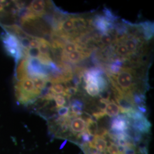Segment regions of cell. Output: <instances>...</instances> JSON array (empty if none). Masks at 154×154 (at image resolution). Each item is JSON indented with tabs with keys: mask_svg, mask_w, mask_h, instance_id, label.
<instances>
[{
	"mask_svg": "<svg viewBox=\"0 0 154 154\" xmlns=\"http://www.w3.org/2000/svg\"><path fill=\"white\" fill-rule=\"evenodd\" d=\"M128 121L129 126L135 132L141 135H147L151 132V124L147 118L138 110H134L125 114Z\"/></svg>",
	"mask_w": 154,
	"mask_h": 154,
	"instance_id": "1",
	"label": "cell"
},
{
	"mask_svg": "<svg viewBox=\"0 0 154 154\" xmlns=\"http://www.w3.org/2000/svg\"><path fill=\"white\" fill-rule=\"evenodd\" d=\"M129 127V121L125 114L114 117L111 122L110 131H108V136L110 139L116 136L125 133Z\"/></svg>",
	"mask_w": 154,
	"mask_h": 154,
	"instance_id": "2",
	"label": "cell"
},
{
	"mask_svg": "<svg viewBox=\"0 0 154 154\" xmlns=\"http://www.w3.org/2000/svg\"><path fill=\"white\" fill-rule=\"evenodd\" d=\"M144 41H149L154 37V22L146 21L138 23Z\"/></svg>",
	"mask_w": 154,
	"mask_h": 154,
	"instance_id": "3",
	"label": "cell"
},
{
	"mask_svg": "<svg viewBox=\"0 0 154 154\" xmlns=\"http://www.w3.org/2000/svg\"><path fill=\"white\" fill-rule=\"evenodd\" d=\"M88 146L91 149H95L99 152H104L107 147L106 138L99 135H95L93 139L88 143Z\"/></svg>",
	"mask_w": 154,
	"mask_h": 154,
	"instance_id": "4",
	"label": "cell"
},
{
	"mask_svg": "<svg viewBox=\"0 0 154 154\" xmlns=\"http://www.w3.org/2000/svg\"><path fill=\"white\" fill-rule=\"evenodd\" d=\"M105 112L106 115L109 116L110 117H116L119 116L120 109L115 102L111 100L106 106Z\"/></svg>",
	"mask_w": 154,
	"mask_h": 154,
	"instance_id": "5",
	"label": "cell"
},
{
	"mask_svg": "<svg viewBox=\"0 0 154 154\" xmlns=\"http://www.w3.org/2000/svg\"><path fill=\"white\" fill-rule=\"evenodd\" d=\"M98 123L94 119H90L86 121V132L91 136L94 137L98 132Z\"/></svg>",
	"mask_w": 154,
	"mask_h": 154,
	"instance_id": "6",
	"label": "cell"
},
{
	"mask_svg": "<svg viewBox=\"0 0 154 154\" xmlns=\"http://www.w3.org/2000/svg\"><path fill=\"white\" fill-rule=\"evenodd\" d=\"M85 90L91 97H95L99 95L100 91L97 84L94 83H88L85 85Z\"/></svg>",
	"mask_w": 154,
	"mask_h": 154,
	"instance_id": "7",
	"label": "cell"
},
{
	"mask_svg": "<svg viewBox=\"0 0 154 154\" xmlns=\"http://www.w3.org/2000/svg\"><path fill=\"white\" fill-rule=\"evenodd\" d=\"M116 40V37L109 33L101 34L99 38V41L101 44L104 47L111 45Z\"/></svg>",
	"mask_w": 154,
	"mask_h": 154,
	"instance_id": "8",
	"label": "cell"
},
{
	"mask_svg": "<svg viewBox=\"0 0 154 154\" xmlns=\"http://www.w3.org/2000/svg\"><path fill=\"white\" fill-rule=\"evenodd\" d=\"M103 12L104 14V17H105L106 20L111 23H114L116 22H117L119 18V17L116 16V15L112 13V11H111V9L109 8H107L106 7H105L104 9H103Z\"/></svg>",
	"mask_w": 154,
	"mask_h": 154,
	"instance_id": "9",
	"label": "cell"
},
{
	"mask_svg": "<svg viewBox=\"0 0 154 154\" xmlns=\"http://www.w3.org/2000/svg\"><path fill=\"white\" fill-rule=\"evenodd\" d=\"M65 86L62 83H53L52 87L49 90L56 95H62L65 90Z\"/></svg>",
	"mask_w": 154,
	"mask_h": 154,
	"instance_id": "10",
	"label": "cell"
},
{
	"mask_svg": "<svg viewBox=\"0 0 154 154\" xmlns=\"http://www.w3.org/2000/svg\"><path fill=\"white\" fill-rule=\"evenodd\" d=\"M53 101L55 103L57 110L62 107H63L66 103V98L62 95H55L53 98Z\"/></svg>",
	"mask_w": 154,
	"mask_h": 154,
	"instance_id": "11",
	"label": "cell"
},
{
	"mask_svg": "<svg viewBox=\"0 0 154 154\" xmlns=\"http://www.w3.org/2000/svg\"><path fill=\"white\" fill-rule=\"evenodd\" d=\"M77 50V46L76 44L74 41H70L67 42L65 45L63 49V53L65 54H67Z\"/></svg>",
	"mask_w": 154,
	"mask_h": 154,
	"instance_id": "12",
	"label": "cell"
},
{
	"mask_svg": "<svg viewBox=\"0 0 154 154\" xmlns=\"http://www.w3.org/2000/svg\"><path fill=\"white\" fill-rule=\"evenodd\" d=\"M69 112H70L69 106H63L57 110L56 114L60 117L65 118L69 116Z\"/></svg>",
	"mask_w": 154,
	"mask_h": 154,
	"instance_id": "13",
	"label": "cell"
},
{
	"mask_svg": "<svg viewBox=\"0 0 154 154\" xmlns=\"http://www.w3.org/2000/svg\"><path fill=\"white\" fill-rule=\"evenodd\" d=\"M123 154H138L136 146L125 147Z\"/></svg>",
	"mask_w": 154,
	"mask_h": 154,
	"instance_id": "14",
	"label": "cell"
}]
</instances>
